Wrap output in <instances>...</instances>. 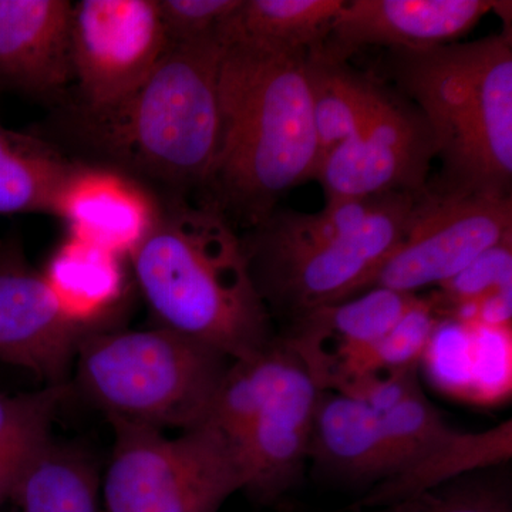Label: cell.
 Listing matches in <instances>:
<instances>
[{
    "instance_id": "cell-29",
    "label": "cell",
    "mask_w": 512,
    "mask_h": 512,
    "mask_svg": "<svg viewBox=\"0 0 512 512\" xmlns=\"http://www.w3.org/2000/svg\"><path fill=\"white\" fill-rule=\"evenodd\" d=\"M512 239L488 249L437 293L444 316L460 315L478 302L511 291Z\"/></svg>"
},
{
    "instance_id": "cell-24",
    "label": "cell",
    "mask_w": 512,
    "mask_h": 512,
    "mask_svg": "<svg viewBox=\"0 0 512 512\" xmlns=\"http://www.w3.org/2000/svg\"><path fill=\"white\" fill-rule=\"evenodd\" d=\"M288 353L282 338H276L262 355L234 360L225 373L210 416L204 424L220 431L232 450L252 426L268 402Z\"/></svg>"
},
{
    "instance_id": "cell-3",
    "label": "cell",
    "mask_w": 512,
    "mask_h": 512,
    "mask_svg": "<svg viewBox=\"0 0 512 512\" xmlns=\"http://www.w3.org/2000/svg\"><path fill=\"white\" fill-rule=\"evenodd\" d=\"M130 258L158 328L231 360L262 355L275 342L271 313L252 281L241 237L207 205L160 201Z\"/></svg>"
},
{
    "instance_id": "cell-21",
    "label": "cell",
    "mask_w": 512,
    "mask_h": 512,
    "mask_svg": "<svg viewBox=\"0 0 512 512\" xmlns=\"http://www.w3.org/2000/svg\"><path fill=\"white\" fill-rule=\"evenodd\" d=\"M345 0H241L222 30L225 47L264 43L299 52H319Z\"/></svg>"
},
{
    "instance_id": "cell-25",
    "label": "cell",
    "mask_w": 512,
    "mask_h": 512,
    "mask_svg": "<svg viewBox=\"0 0 512 512\" xmlns=\"http://www.w3.org/2000/svg\"><path fill=\"white\" fill-rule=\"evenodd\" d=\"M62 384L35 393H0V505L12 500L23 471L47 440Z\"/></svg>"
},
{
    "instance_id": "cell-2",
    "label": "cell",
    "mask_w": 512,
    "mask_h": 512,
    "mask_svg": "<svg viewBox=\"0 0 512 512\" xmlns=\"http://www.w3.org/2000/svg\"><path fill=\"white\" fill-rule=\"evenodd\" d=\"M308 52L238 42L220 72V143L197 202L251 229L282 195L316 177Z\"/></svg>"
},
{
    "instance_id": "cell-26",
    "label": "cell",
    "mask_w": 512,
    "mask_h": 512,
    "mask_svg": "<svg viewBox=\"0 0 512 512\" xmlns=\"http://www.w3.org/2000/svg\"><path fill=\"white\" fill-rule=\"evenodd\" d=\"M375 412L392 450V478L412 470L450 443L458 434L457 430L448 426L436 406L427 399L417 375L407 382L392 403Z\"/></svg>"
},
{
    "instance_id": "cell-9",
    "label": "cell",
    "mask_w": 512,
    "mask_h": 512,
    "mask_svg": "<svg viewBox=\"0 0 512 512\" xmlns=\"http://www.w3.org/2000/svg\"><path fill=\"white\" fill-rule=\"evenodd\" d=\"M436 148L426 120L409 99L377 83L359 131L320 164L326 202L362 200L429 188Z\"/></svg>"
},
{
    "instance_id": "cell-28",
    "label": "cell",
    "mask_w": 512,
    "mask_h": 512,
    "mask_svg": "<svg viewBox=\"0 0 512 512\" xmlns=\"http://www.w3.org/2000/svg\"><path fill=\"white\" fill-rule=\"evenodd\" d=\"M504 466L464 474L382 507L348 512H512L511 478Z\"/></svg>"
},
{
    "instance_id": "cell-23",
    "label": "cell",
    "mask_w": 512,
    "mask_h": 512,
    "mask_svg": "<svg viewBox=\"0 0 512 512\" xmlns=\"http://www.w3.org/2000/svg\"><path fill=\"white\" fill-rule=\"evenodd\" d=\"M308 77L319 170L333 150L359 131L377 82L353 72L348 63L328 59L320 53H309Z\"/></svg>"
},
{
    "instance_id": "cell-14",
    "label": "cell",
    "mask_w": 512,
    "mask_h": 512,
    "mask_svg": "<svg viewBox=\"0 0 512 512\" xmlns=\"http://www.w3.org/2000/svg\"><path fill=\"white\" fill-rule=\"evenodd\" d=\"M494 0H345L320 55L346 62L363 47L427 50L468 35Z\"/></svg>"
},
{
    "instance_id": "cell-13",
    "label": "cell",
    "mask_w": 512,
    "mask_h": 512,
    "mask_svg": "<svg viewBox=\"0 0 512 512\" xmlns=\"http://www.w3.org/2000/svg\"><path fill=\"white\" fill-rule=\"evenodd\" d=\"M97 328L73 322L45 276L0 244V362L60 384L80 340Z\"/></svg>"
},
{
    "instance_id": "cell-12",
    "label": "cell",
    "mask_w": 512,
    "mask_h": 512,
    "mask_svg": "<svg viewBox=\"0 0 512 512\" xmlns=\"http://www.w3.org/2000/svg\"><path fill=\"white\" fill-rule=\"evenodd\" d=\"M417 295L372 288L293 320L284 340L322 392L345 393L370 350L403 318Z\"/></svg>"
},
{
    "instance_id": "cell-19",
    "label": "cell",
    "mask_w": 512,
    "mask_h": 512,
    "mask_svg": "<svg viewBox=\"0 0 512 512\" xmlns=\"http://www.w3.org/2000/svg\"><path fill=\"white\" fill-rule=\"evenodd\" d=\"M43 276L63 312L89 328L120 301L124 288L120 255L73 237L57 249Z\"/></svg>"
},
{
    "instance_id": "cell-18",
    "label": "cell",
    "mask_w": 512,
    "mask_h": 512,
    "mask_svg": "<svg viewBox=\"0 0 512 512\" xmlns=\"http://www.w3.org/2000/svg\"><path fill=\"white\" fill-rule=\"evenodd\" d=\"M83 165L36 131L0 123V215L59 214L64 192Z\"/></svg>"
},
{
    "instance_id": "cell-4",
    "label": "cell",
    "mask_w": 512,
    "mask_h": 512,
    "mask_svg": "<svg viewBox=\"0 0 512 512\" xmlns=\"http://www.w3.org/2000/svg\"><path fill=\"white\" fill-rule=\"evenodd\" d=\"M419 195L392 192L379 204L373 198L326 202L315 214L276 208L248 229L241 244L269 313L293 322L372 289L402 241Z\"/></svg>"
},
{
    "instance_id": "cell-30",
    "label": "cell",
    "mask_w": 512,
    "mask_h": 512,
    "mask_svg": "<svg viewBox=\"0 0 512 512\" xmlns=\"http://www.w3.org/2000/svg\"><path fill=\"white\" fill-rule=\"evenodd\" d=\"M157 3L170 47L207 39L221 40L222 30L241 0H157Z\"/></svg>"
},
{
    "instance_id": "cell-16",
    "label": "cell",
    "mask_w": 512,
    "mask_h": 512,
    "mask_svg": "<svg viewBox=\"0 0 512 512\" xmlns=\"http://www.w3.org/2000/svg\"><path fill=\"white\" fill-rule=\"evenodd\" d=\"M309 460L329 480L369 490L394 476L393 454L379 416L345 394H320Z\"/></svg>"
},
{
    "instance_id": "cell-8",
    "label": "cell",
    "mask_w": 512,
    "mask_h": 512,
    "mask_svg": "<svg viewBox=\"0 0 512 512\" xmlns=\"http://www.w3.org/2000/svg\"><path fill=\"white\" fill-rule=\"evenodd\" d=\"M507 239H512L511 197L439 191L429 185L372 288L417 295L427 286L446 284Z\"/></svg>"
},
{
    "instance_id": "cell-17",
    "label": "cell",
    "mask_w": 512,
    "mask_h": 512,
    "mask_svg": "<svg viewBox=\"0 0 512 512\" xmlns=\"http://www.w3.org/2000/svg\"><path fill=\"white\" fill-rule=\"evenodd\" d=\"M158 205L134 181L84 164L64 192L57 217L67 221L73 238L130 255L153 224Z\"/></svg>"
},
{
    "instance_id": "cell-22",
    "label": "cell",
    "mask_w": 512,
    "mask_h": 512,
    "mask_svg": "<svg viewBox=\"0 0 512 512\" xmlns=\"http://www.w3.org/2000/svg\"><path fill=\"white\" fill-rule=\"evenodd\" d=\"M99 493L92 460L47 440L23 471L12 500L20 512H100Z\"/></svg>"
},
{
    "instance_id": "cell-15",
    "label": "cell",
    "mask_w": 512,
    "mask_h": 512,
    "mask_svg": "<svg viewBox=\"0 0 512 512\" xmlns=\"http://www.w3.org/2000/svg\"><path fill=\"white\" fill-rule=\"evenodd\" d=\"M69 0H0V90L60 100L73 82Z\"/></svg>"
},
{
    "instance_id": "cell-27",
    "label": "cell",
    "mask_w": 512,
    "mask_h": 512,
    "mask_svg": "<svg viewBox=\"0 0 512 512\" xmlns=\"http://www.w3.org/2000/svg\"><path fill=\"white\" fill-rule=\"evenodd\" d=\"M444 318L446 316L441 311L436 293L430 296L417 295L409 311L370 350L355 380L342 394L348 396L366 380L386 379L407 370L419 369Z\"/></svg>"
},
{
    "instance_id": "cell-10",
    "label": "cell",
    "mask_w": 512,
    "mask_h": 512,
    "mask_svg": "<svg viewBox=\"0 0 512 512\" xmlns=\"http://www.w3.org/2000/svg\"><path fill=\"white\" fill-rule=\"evenodd\" d=\"M74 103L117 106L136 93L168 50L157 0H80L70 25Z\"/></svg>"
},
{
    "instance_id": "cell-20",
    "label": "cell",
    "mask_w": 512,
    "mask_h": 512,
    "mask_svg": "<svg viewBox=\"0 0 512 512\" xmlns=\"http://www.w3.org/2000/svg\"><path fill=\"white\" fill-rule=\"evenodd\" d=\"M512 456L511 420L484 433H461L402 476L370 488L352 510L382 507L473 471L504 466Z\"/></svg>"
},
{
    "instance_id": "cell-11",
    "label": "cell",
    "mask_w": 512,
    "mask_h": 512,
    "mask_svg": "<svg viewBox=\"0 0 512 512\" xmlns=\"http://www.w3.org/2000/svg\"><path fill=\"white\" fill-rule=\"evenodd\" d=\"M320 394L288 346L268 402L234 447L244 476L242 491L256 503H278L302 480Z\"/></svg>"
},
{
    "instance_id": "cell-5",
    "label": "cell",
    "mask_w": 512,
    "mask_h": 512,
    "mask_svg": "<svg viewBox=\"0 0 512 512\" xmlns=\"http://www.w3.org/2000/svg\"><path fill=\"white\" fill-rule=\"evenodd\" d=\"M392 52L397 86L426 120L443 164L433 190L511 197L510 30L477 42Z\"/></svg>"
},
{
    "instance_id": "cell-7",
    "label": "cell",
    "mask_w": 512,
    "mask_h": 512,
    "mask_svg": "<svg viewBox=\"0 0 512 512\" xmlns=\"http://www.w3.org/2000/svg\"><path fill=\"white\" fill-rule=\"evenodd\" d=\"M114 448L104 474V512H218L244 490L227 439L208 424L180 437L130 421L110 420Z\"/></svg>"
},
{
    "instance_id": "cell-1",
    "label": "cell",
    "mask_w": 512,
    "mask_h": 512,
    "mask_svg": "<svg viewBox=\"0 0 512 512\" xmlns=\"http://www.w3.org/2000/svg\"><path fill=\"white\" fill-rule=\"evenodd\" d=\"M220 39L168 47L136 93L89 110L62 107L50 136L73 160L113 171L167 200L201 194L220 143ZM39 134V133H37Z\"/></svg>"
},
{
    "instance_id": "cell-6",
    "label": "cell",
    "mask_w": 512,
    "mask_h": 512,
    "mask_svg": "<svg viewBox=\"0 0 512 512\" xmlns=\"http://www.w3.org/2000/svg\"><path fill=\"white\" fill-rule=\"evenodd\" d=\"M82 392L110 420L192 430L210 416L234 360L163 328L94 329L76 357Z\"/></svg>"
}]
</instances>
